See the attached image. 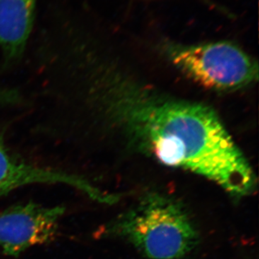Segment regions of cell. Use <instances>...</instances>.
Returning a JSON list of instances; mask_svg holds the SVG:
<instances>
[{
	"label": "cell",
	"mask_w": 259,
	"mask_h": 259,
	"mask_svg": "<svg viewBox=\"0 0 259 259\" xmlns=\"http://www.w3.org/2000/svg\"><path fill=\"white\" fill-rule=\"evenodd\" d=\"M75 86L76 104L156 161L198 175L233 195L254 190V172L210 107L158 93L90 59Z\"/></svg>",
	"instance_id": "cell-1"
},
{
	"label": "cell",
	"mask_w": 259,
	"mask_h": 259,
	"mask_svg": "<svg viewBox=\"0 0 259 259\" xmlns=\"http://www.w3.org/2000/svg\"><path fill=\"white\" fill-rule=\"evenodd\" d=\"M102 232L128 242L146 259H185L199 238L183 204L157 192L145 194Z\"/></svg>",
	"instance_id": "cell-2"
},
{
	"label": "cell",
	"mask_w": 259,
	"mask_h": 259,
	"mask_svg": "<svg viewBox=\"0 0 259 259\" xmlns=\"http://www.w3.org/2000/svg\"><path fill=\"white\" fill-rule=\"evenodd\" d=\"M168 52L177 69L209 90L236 91L258 80L256 61L231 42L173 47Z\"/></svg>",
	"instance_id": "cell-3"
},
{
	"label": "cell",
	"mask_w": 259,
	"mask_h": 259,
	"mask_svg": "<svg viewBox=\"0 0 259 259\" xmlns=\"http://www.w3.org/2000/svg\"><path fill=\"white\" fill-rule=\"evenodd\" d=\"M64 206L45 207L28 202L0 212V248L8 256L19 255L33 245L55 238Z\"/></svg>",
	"instance_id": "cell-4"
},
{
	"label": "cell",
	"mask_w": 259,
	"mask_h": 259,
	"mask_svg": "<svg viewBox=\"0 0 259 259\" xmlns=\"http://www.w3.org/2000/svg\"><path fill=\"white\" fill-rule=\"evenodd\" d=\"M34 184H61L81 191L100 203L110 204L113 201L112 194L102 192L83 177L22 161L6 149L4 143L0 144V197Z\"/></svg>",
	"instance_id": "cell-5"
},
{
	"label": "cell",
	"mask_w": 259,
	"mask_h": 259,
	"mask_svg": "<svg viewBox=\"0 0 259 259\" xmlns=\"http://www.w3.org/2000/svg\"><path fill=\"white\" fill-rule=\"evenodd\" d=\"M37 0H0V49L7 64L23 57L35 20Z\"/></svg>",
	"instance_id": "cell-6"
},
{
	"label": "cell",
	"mask_w": 259,
	"mask_h": 259,
	"mask_svg": "<svg viewBox=\"0 0 259 259\" xmlns=\"http://www.w3.org/2000/svg\"><path fill=\"white\" fill-rule=\"evenodd\" d=\"M18 100V93L17 92L0 85V107L17 103Z\"/></svg>",
	"instance_id": "cell-7"
},
{
	"label": "cell",
	"mask_w": 259,
	"mask_h": 259,
	"mask_svg": "<svg viewBox=\"0 0 259 259\" xmlns=\"http://www.w3.org/2000/svg\"><path fill=\"white\" fill-rule=\"evenodd\" d=\"M2 143H3V138H2V136H0V144H2Z\"/></svg>",
	"instance_id": "cell-8"
}]
</instances>
